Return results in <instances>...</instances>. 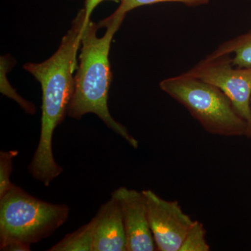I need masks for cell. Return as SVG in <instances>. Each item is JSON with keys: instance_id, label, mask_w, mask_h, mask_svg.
<instances>
[{"instance_id": "7c38bea8", "label": "cell", "mask_w": 251, "mask_h": 251, "mask_svg": "<svg viewBox=\"0 0 251 251\" xmlns=\"http://www.w3.org/2000/svg\"><path fill=\"white\" fill-rule=\"evenodd\" d=\"M206 230L202 223L193 221L188 229L179 251H209L210 247L206 242Z\"/></svg>"}, {"instance_id": "ba28073f", "label": "cell", "mask_w": 251, "mask_h": 251, "mask_svg": "<svg viewBox=\"0 0 251 251\" xmlns=\"http://www.w3.org/2000/svg\"><path fill=\"white\" fill-rule=\"evenodd\" d=\"M92 219L93 251H127L121 208L116 198L111 196L100 206Z\"/></svg>"}, {"instance_id": "3957f363", "label": "cell", "mask_w": 251, "mask_h": 251, "mask_svg": "<svg viewBox=\"0 0 251 251\" xmlns=\"http://www.w3.org/2000/svg\"><path fill=\"white\" fill-rule=\"evenodd\" d=\"M160 88L181 104L210 134L249 138L247 122L216 86L185 72L162 80Z\"/></svg>"}, {"instance_id": "30bf717a", "label": "cell", "mask_w": 251, "mask_h": 251, "mask_svg": "<svg viewBox=\"0 0 251 251\" xmlns=\"http://www.w3.org/2000/svg\"><path fill=\"white\" fill-rule=\"evenodd\" d=\"M216 54H233L232 64L238 68L251 67V30L223 43L213 51Z\"/></svg>"}, {"instance_id": "4fadbf2b", "label": "cell", "mask_w": 251, "mask_h": 251, "mask_svg": "<svg viewBox=\"0 0 251 251\" xmlns=\"http://www.w3.org/2000/svg\"><path fill=\"white\" fill-rule=\"evenodd\" d=\"M18 155L17 150L0 152V198L3 197L14 185L10 177L13 171V162Z\"/></svg>"}, {"instance_id": "5bb4252c", "label": "cell", "mask_w": 251, "mask_h": 251, "mask_svg": "<svg viewBox=\"0 0 251 251\" xmlns=\"http://www.w3.org/2000/svg\"><path fill=\"white\" fill-rule=\"evenodd\" d=\"M104 1H112L116 3H120L121 0H85V19L84 23V27L90 21L91 15L93 13L94 10L100 3Z\"/></svg>"}, {"instance_id": "5b68a950", "label": "cell", "mask_w": 251, "mask_h": 251, "mask_svg": "<svg viewBox=\"0 0 251 251\" xmlns=\"http://www.w3.org/2000/svg\"><path fill=\"white\" fill-rule=\"evenodd\" d=\"M186 73L216 86L226 94L247 122L251 138V67H234L231 54L212 52Z\"/></svg>"}, {"instance_id": "7a4b0ae2", "label": "cell", "mask_w": 251, "mask_h": 251, "mask_svg": "<svg viewBox=\"0 0 251 251\" xmlns=\"http://www.w3.org/2000/svg\"><path fill=\"white\" fill-rule=\"evenodd\" d=\"M124 19L110 16L99 24L90 21L82 29L80 64L74 77V93L68 115L80 119L86 114H94L132 148L138 149V140L112 117L108 105L112 80L110 44Z\"/></svg>"}, {"instance_id": "8fae6325", "label": "cell", "mask_w": 251, "mask_h": 251, "mask_svg": "<svg viewBox=\"0 0 251 251\" xmlns=\"http://www.w3.org/2000/svg\"><path fill=\"white\" fill-rule=\"evenodd\" d=\"M209 1L210 0H121L120 6L111 16L115 18H125L126 15L135 8L157 3L176 2L188 6H198L209 4Z\"/></svg>"}, {"instance_id": "277c9868", "label": "cell", "mask_w": 251, "mask_h": 251, "mask_svg": "<svg viewBox=\"0 0 251 251\" xmlns=\"http://www.w3.org/2000/svg\"><path fill=\"white\" fill-rule=\"evenodd\" d=\"M69 213L67 204L46 202L14 184L0 198V248L12 242L31 247L53 234Z\"/></svg>"}, {"instance_id": "8992f818", "label": "cell", "mask_w": 251, "mask_h": 251, "mask_svg": "<svg viewBox=\"0 0 251 251\" xmlns=\"http://www.w3.org/2000/svg\"><path fill=\"white\" fill-rule=\"evenodd\" d=\"M143 192L156 251H179L194 221L185 214L177 201L163 199L151 190Z\"/></svg>"}, {"instance_id": "9c48e42d", "label": "cell", "mask_w": 251, "mask_h": 251, "mask_svg": "<svg viewBox=\"0 0 251 251\" xmlns=\"http://www.w3.org/2000/svg\"><path fill=\"white\" fill-rule=\"evenodd\" d=\"M94 224L93 219L80 228L67 234L49 251H93Z\"/></svg>"}, {"instance_id": "52a82bcc", "label": "cell", "mask_w": 251, "mask_h": 251, "mask_svg": "<svg viewBox=\"0 0 251 251\" xmlns=\"http://www.w3.org/2000/svg\"><path fill=\"white\" fill-rule=\"evenodd\" d=\"M111 196L116 198L121 208L127 251H156L143 191L122 186L115 189Z\"/></svg>"}, {"instance_id": "6da1fadb", "label": "cell", "mask_w": 251, "mask_h": 251, "mask_svg": "<svg viewBox=\"0 0 251 251\" xmlns=\"http://www.w3.org/2000/svg\"><path fill=\"white\" fill-rule=\"evenodd\" d=\"M85 19L81 9L53 55L41 63H27L24 69L40 82L42 90L40 138L28 167L29 174L48 187L63 172L52 151L54 130L68 114L74 89L76 54Z\"/></svg>"}]
</instances>
